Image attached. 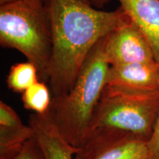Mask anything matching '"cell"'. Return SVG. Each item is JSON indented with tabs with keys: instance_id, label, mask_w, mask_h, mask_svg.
I'll return each instance as SVG.
<instances>
[{
	"instance_id": "obj_18",
	"label": "cell",
	"mask_w": 159,
	"mask_h": 159,
	"mask_svg": "<svg viewBox=\"0 0 159 159\" xmlns=\"http://www.w3.org/2000/svg\"><path fill=\"white\" fill-rule=\"evenodd\" d=\"M81 1L83 2H85L88 3V4H91L96 2V3H98V2H100V3H104L106 0H81Z\"/></svg>"
},
{
	"instance_id": "obj_19",
	"label": "cell",
	"mask_w": 159,
	"mask_h": 159,
	"mask_svg": "<svg viewBox=\"0 0 159 159\" xmlns=\"http://www.w3.org/2000/svg\"><path fill=\"white\" fill-rule=\"evenodd\" d=\"M27 1L30 2L36 3V4H42L44 2V0H27Z\"/></svg>"
},
{
	"instance_id": "obj_17",
	"label": "cell",
	"mask_w": 159,
	"mask_h": 159,
	"mask_svg": "<svg viewBox=\"0 0 159 159\" xmlns=\"http://www.w3.org/2000/svg\"><path fill=\"white\" fill-rule=\"evenodd\" d=\"M19 0H0V5H9V4H12L16 2Z\"/></svg>"
},
{
	"instance_id": "obj_9",
	"label": "cell",
	"mask_w": 159,
	"mask_h": 159,
	"mask_svg": "<svg viewBox=\"0 0 159 159\" xmlns=\"http://www.w3.org/2000/svg\"><path fill=\"white\" fill-rule=\"evenodd\" d=\"M152 47L159 63V0H118Z\"/></svg>"
},
{
	"instance_id": "obj_6",
	"label": "cell",
	"mask_w": 159,
	"mask_h": 159,
	"mask_svg": "<svg viewBox=\"0 0 159 159\" xmlns=\"http://www.w3.org/2000/svg\"><path fill=\"white\" fill-rule=\"evenodd\" d=\"M104 54L110 66L156 61L148 39L130 16L105 37Z\"/></svg>"
},
{
	"instance_id": "obj_11",
	"label": "cell",
	"mask_w": 159,
	"mask_h": 159,
	"mask_svg": "<svg viewBox=\"0 0 159 159\" xmlns=\"http://www.w3.org/2000/svg\"><path fill=\"white\" fill-rule=\"evenodd\" d=\"M39 81L40 80L36 66L30 61L12 66L7 77L8 89L21 94Z\"/></svg>"
},
{
	"instance_id": "obj_10",
	"label": "cell",
	"mask_w": 159,
	"mask_h": 159,
	"mask_svg": "<svg viewBox=\"0 0 159 159\" xmlns=\"http://www.w3.org/2000/svg\"><path fill=\"white\" fill-rule=\"evenodd\" d=\"M35 136V131L30 125L0 126V159H12L27 141Z\"/></svg>"
},
{
	"instance_id": "obj_1",
	"label": "cell",
	"mask_w": 159,
	"mask_h": 159,
	"mask_svg": "<svg viewBox=\"0 0 159 159\" xmlns=\"http://www.w3.org/2000/svg\"><path fill=\"white\" fill-rule=\"evenodd\" d=\"M44 5L52 39L48 84L55 97L70 90L93 48L129 16L121 7L99 11L81 0H44Z\"/></svg>"
},
{
	"instance_id": "obj_5",
	"label": "cell",
	"mask_w": 159,
	"mask_h": 159,
	"mask_svg": "<svg viewBox=\"0 0 159 159\" xmlns=\"http://www.w3.org/2000/svg\"><path fill=\"white\" fill-rule=\"evenodd\" d=\"M148 142L142 137L118 129H92L74 159H128Z\"/></svg>"
},
{
	"instance_id": "obj_15",
	"label": "cell",
	"mask_w": 159,
	"mask_h": 159,
	"mask_svg": "<svg viewBox=\"0 0 159 159\" xmlns=\"http://www.w3.org/2000/svg\"><path fill=\"white\" fill-rule=\"evenodd\" d=\"M148 159H159V114L153 133L148 142Z\"/></svg>"
},
{
	"instance_id": "obj_13",
	"label": "cell",
	"mask_w": 159,
	"mask_h": 159,
	"mask_svg": "<svg viewBox=\"0 0 159 159\" xmlns=\"http://www.w3.org/2000/svg\"><path fill=\"white\" fill-rule=\"evenodd\" d=\"M12 159H47V157L35 136L27 141L21 151Z\"/></svg>"
},
{
	"instance_id": "obj_7",
	"label": "cell",
	"mask_w": 159,
	"mask_h": 159,
	"mask_svg": "<svg viewBox=\"0 0 159 159\" xmlns=\"http://www.w3.org/2000/svg\"><path fill=\"white\" fill-rule=\"evenodd\" d=\"M106 85L136 92L159 91V63H134L111 66Z\"/></svg>"
},
{
	"instance_id": "obj_14",
	"label": "cell",
	"mask_w": 159,
	"mask_h": 159,
	"mask_svg": "<svg viewBox=\"0 0 159 159\" xmlns=\"http://www.w3.org/2000/svg\"><path fill=\"white\" fill-rule=\"evenodd\" d=\"M22 121L16 111L3 101L0 102V126H13L21 124Z\"/></svg>"
},
{
	"instance_id": "obj_16",
	"label": "cell",
	"mask_w": 159,
	"mask_h": 159,
	"mask_svg": "<svg viewBox=\"0 0 159 159\" xmlns=\"http://www.w3.org/2000/svg\"><path fill=\"white\" fill-rule=\"evenodd\" d=\"M128 159H148V146L145 145L142 149H140L138 152H136V153L133 155L132 156L128 158Z\"/></svg>"
},
{
	"instance_id": "obj_4",
	"label": "cell",
	"mask_w": 159,
	"mask_h": 159,
	"mask_svg": "<svg viewBox=\"0 0 159 159\" xmlns=\"http://www.w3.org/2000/svg\"><path fill=\"white\" fill-rule=\"evenodd\" d=\"M158 114L159 91L136 92L106 85L91 118L90 130L115 128L149 142Z\"/></svg>"
},
{
	"instance_id": "obj_3",
	"label": "cell",
	"mask_w": 159,
	"mask_h": 159,
	"mask_svg": "<svg viewBox=\"0 0 159 159\" xmlns=\"http://www.w3.org/2000/svg\"><path fill=\"white\" fill-rule=\"evenodd\" d=\"M0 44L22 53L36 66L39 80L48 83L52 39L44 2L19 0L0 6Z\"/></svg>"
},
{
	"instance_id": "obj_8",
	"label": "cell",
	"mask_w": 159,
	"mask_h": 159,
	"mask_svg": "<svg viewBox=\"0 0 159 159\" xmlns=\"http://www.w3.org/2000/svg\"><path fill=\"white\" fill-rule=\"evenodd\" d=\"M29 125L35 131L47 159H74L79 149L69 144L53 122L49 111L43 114H31Z\"/></svg>"
},
{
	"instance_id": "obj_2",
	"label": "cell",
	"mask_w": 159,
	"mask_h": 159,
	"mask_svg": "<svg viewBox=\"0 0 159 159\" xmlns=\"http://www.w3.org/2000/svg\"><path fill=\"white\" fill-rule=\"evenodd\" d=\"M104 39L91 50L70 90L52 97L49 111L61 136L77 149L89 134L93 114L106 85L110 66L104 54Z\"/></svg>"
},
{
	"instance_id": "obj_12",
	"label": "cell",
	"mask_w": 159,
	"mask_h": 159,
	"mask_svg": "<svg viewBox=\"0 0 159 159\" xmlns=\"http://www.w3.org/2000/svg\"><path fill=\"white\" fill-rule=\"evenodd\" d=\"M24 107L34 114H43L50 108L52 95L47 83L39 81L22 93Z\"/></svg>"
}]
</instances>
